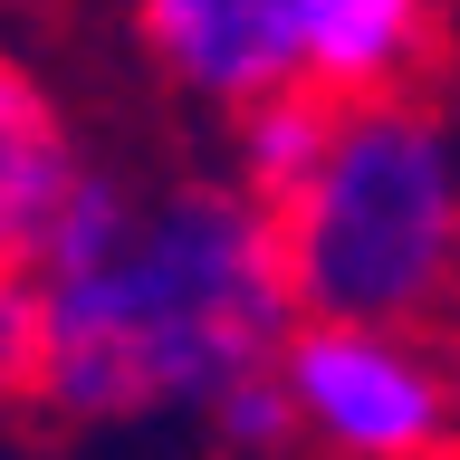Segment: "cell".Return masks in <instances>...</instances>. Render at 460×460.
<instances>
[{"instance_id": "obj_1", "label": "cell", "mask_w": 460, "mask_h": 460, "mask_svg": "<svg viewBox=\"0 0 460 460\" xmlns=\"http://www.w3.org/2000/svg\"><path fill=\"white\" fill-rule=\"evenodd\" d=\"M29 279H39L29 402L77 431L201 422V402L259 374L297 326L279 221L230 172L144 182L135 221L96 259H58Z\"/></svg>"}, {"instance_id": "obj_2", "label": "cell", "mask_w": 460, "mask_h": 460, "mask_svg": "<svg viewBox=\"0 0 460 460\" xmlns=\"http://www.w3.org/2000/svg\"><path fill=\"white\" fill-rule=\"evenodd\" d=\"M297 316L460 326V125L431 86L345 96L297 192L269 201Z\"/></svg>"}, {"instance_id": "obj_3", "label": "cell", "mask_w": 460, "mask_h": 460, "mask_svg": "<svg viewBox=\"0 0 460 460\" xmlns=\"http://www.w3.org/2000/svg\"><path fill=\"white\" fill-rule=\"evenodd\" d=\"M297 451L326 460H451L460 451V374L422 326L374 316H297L269 355Z\"/></svg>"}, {"instance_id": "obj_4", "label": "cell", "mask_w": 460, "mask_h": 460, "mask_svg": "<svg viewBox=\"0 0 460 460\" xmlns=\"http://www.w3.org/2000/svg\"><path fill=\"white\" fill-rule=\"evenodd\" d=\"M144 67L201 115L297 77V0H125Z\"/></svg>"}, {"instance_id": "obj_5", "label": "cell", "mask_w": 460, "mask_h": 460, "mask_svg": "<svg viewBox=\"0 0 460 460\" xmlns=\"http://www.w3.org/2000/svg\"><path fill=\"white\" fill-rule=\"evenodd\" d=\"M441 49H451V0H297V77L326 106L431 86Z\"/></svg>"}, {"instance_id": "obj_6", "label": "cell", "mask_w": 460, "mask_h": 460, "mask_svg": "<svg viewBox=\"0 0 460 460\" xmlns=\"http://www.w3.org/2000/svg\"><path fill=\"white\" fill-rule=\"evenodd\" d=\"M86 172V135L58 106V86L20 49H0V269H39L67 182Z\"/></svg>"}, {"instance_id": "obj_7", "label": "cell", "mask_w": 460, "mask_h": 460, "mask_svg": "<svg viewBox=\"0 0 460 460\" xmlns=\"http://www.w3.org/2000/svg\"><path fill=\"white\" fill-rule=\"evenodd\" d=\"M221 125H230V182L259 192V201H279V192L307 182V164H316V144H326V125H336V106H326L307 77H288V86H269V96H250V106H230Z\"/></svg>"}, {"instance_id": "obj_8", "label": "cell", "mask_w": 460, "mask_h": 460, "mask_svg": "<svg viewBox=\"0 0 460 460\" xmlns=\"http://www.w3.org/2000/svg\"><path fill=\"white\" fill-rule=\"evenodd\" d=\"M201 431H211L230 460H297V412H288V394H279L269 365L240 374V384H221V394L201 402Z\"/></svg>"}, {"instance_id": "obj_9", "label": "cell", "mask_w": 460, "mask_h": 460, "mask_svg": "<svg viewBox=\"0 0 460 460\" xmlns=\"http://www.w3.org/2000/svg\"><path fill=\"white\" fill-rule=\"evenodd\" d=\"M29 355H39V279L0 269V394L29 402Z\"/></svg>"}, {"instance_id": "obj_10", "label": "cell", "mask_w": 460, "mask_h": 460, "mask_svg": "<svg viewBox=\"0 0 460 460\" xmlns=\"http://www.w3.org/2000/svg\"><path fill=\"white\" fill-rule=\"evenodd\" d=\"M0 422H10V394H0Z\"/></svg>"}, {"instance_id": "obj_11", "label": "cell", "mask_w": 460, "mask_h": 460, "mask_svg": "<svg viewBox=\"0 0 460 460\" xmlns=\"http://www.w3.org/2000/svg\"><path fill=\"white\" fill-rule=\"evenodd\" d=\"M451 374H460V355H451Z\"/></svg>"}, {"instance_id": "obj_12", "label": "cell", "mask_w": 460, "mask_h": 460, "mask_svg": "<svg viewBox=\"0 0 460 460\" xmlns=\"http://www.w3.org/2000/svg\"><path fill=\"white\" fill-rule=\"evenodd\" d=\"M0 10H10V0H0Z\"/></svg>"}]
</instances>
